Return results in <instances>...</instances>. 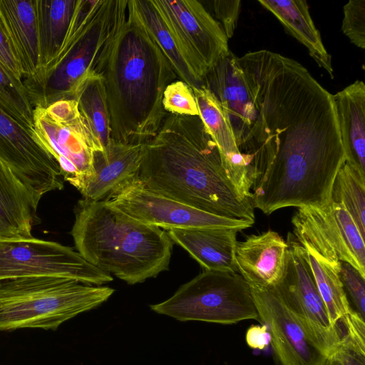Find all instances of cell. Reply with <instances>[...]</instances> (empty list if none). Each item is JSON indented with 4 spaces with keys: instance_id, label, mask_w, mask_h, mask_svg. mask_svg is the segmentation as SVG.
<instances>
[{
    "instance_id": "cell-7",
    "label": "cell",
    "mask_w": 365,
    "mask_h": 365,
    "mask_svg": "<svg viewBox=\"0 0 365 365\" xmlns=\"http://www.w3.org/2000/svg\"><path fill=\"white\" fill-rule=\"evenodd\" d=\"M32 135L57 163L63 179L81 192L92 175L97 148L76 101L35 106Z\"/></svg>"
},
{
    "instance_id": "cell-18",
    "label": "cell",
    "mask_w": 365,
    "mask_h": 365,
    "mask_svg": "<svg viewBox=\"0 0 365 365\" xmlns=\"http://www.w3.org/2000/svg\"><path fill=\"white\" fill-rule=\"evenodd\" d=\"M203 85L229 117L240 148L255 120L256 108L237 57L230 51L207 73Z\"/></svg>"
},
{
    "instance_id": "cell-27",
    "label": "cell",
    "mask_w": 365,
    "mask_h": 365,
    "mask_svg": "<svg viewBox=\"0 0 365 365\" xmlns=\"http://www.w3.org/2000/svg\"><path fill=\"white\" fill-rule=\"evenodd\" d=\"M303 248L329 317L334 324L338 325L353 309L341 279V262L330 261L309 247Z\"/></svg>"
},
{
    "instance_id": "cell-33",
    "label": "cell",
    "mask_w": 365,
    "mask_h": 365,
    "mask_svg": "<svg viewBox=\"0 0 365 365\" xmlns=\"http://www.w3.org/2000/svg\"><path fill=\"white\" fill-rule=\"evenodd\" d=\"M340 277L344 289L348 291L356 312L364 318L365 277L351 264L341 262Z\"/></svg>"
},
{
    "instance_id": "cell-23",
    "label": "cell",
    "mask_w": 365,
    "mask_h": 365,
    "mask_svg": "<svg viewBox=\"0 0 365 365\" xmlns=\"http://www.w3.org/2000/svg\"><path fill=\"white\" fill-rule=\"evenodd\" d=\"M333 98L345 162L365 177V84L357 80Z\"/></svg>"
},
{
    "instance_id": "cell-9",
    "label": "cell",
    "mask_w": 365,
    "mask_h": 365,
    "mask_svg": "<svg viewBox=\"0 0 365 365\" xmlns=\"http://www.w3.org/2000/svg\"><path fill=\"white\" fill-rule=\"evenodd\" d=\"M295 240L333 262H344L365 277L364 237L341 203L299 207L292 217Z\"/></svg>"
},
{
    "instance_id": "cell-5",
    "label": "cell",
    "mask_w": 365,
    "mask_h": 365,
    "mask_svg": "<svg viewBox=\"0 0 365 365\" xmlns=\"http://www.w3.org/2000/svg\"><path fill=\"white\" fill-rule=\"evenodd\" d=\"M127 14L128 0H93L75 40L43 88L32 97L33 106L74 99L81 83L91 73H98Z\"/></svg>"
},
{
    "instance_id": "cell-28",
    "label": "cell",
    "mask_w": 365,
    "mask_h": 365,
    "mask_svg": "<svg viewBox=\"0 0 365 365\" xmlns=\"http://www.w3.org/2000/svg\"><path fill=\"white\" fill-rule=\"evenodd\" d=\"M331 200L344 206L364 237L365 177L346 162L335 178Z\"/></svg>"
},
{
    "instance_id": "cell-19",
    "label": "cell",
    "mask_w": 365,
    "mask_h": 365,
    "mask_svg": "<svg viewBox=\"0 0 365 365\" xmlns=\"http://www.w3.org/2000/svg\"><path fill=\"white\" fill-rule=\"evenodd\" d=\"M287 250V242L274 231L250 235L244 241L237 242V272L250 289L274 288L283 277Z\"/></svg>"
},
{
    "instance_id": "cell-8",
    "label": "cell",
    "mask_w": 365,
    "mask_h": 365,
    "mask_svg": "<svg viewBox=\"0 0 365 365\" xmlns=\"http://www.w3.org/2000/svg\"><path fill=\"white\" fill-rule=\"evenodd\" d=\"M41 276L66 277L98 286L113 279L78 252L59 243L34 237L0 241V281Z\"/></svg>"
},
{
    "instance_id": "cell-35",
    "label": "cell",
    "mask_w": 365,
    "mask_h": 365,
    "mask_svg": "<svg viewBox=\"0 0 365 365\" xmlns=\"http://www.w3.org/2000/svg\"><path fill=\"white\" fill-rule=\"evenodd\" d=\"M0 65L14 78L24 82V75L20 63L1 27Z\"/></svg>"
},
{
    "instance_id": "cell-21",
    "label": "cell",
    "mask_w": 365,
    "mask_h": 365,
    "mask_svg": "<svg viewBox=\"0 0 365 365\" xmlns=\"http://www.w3.org/2000/svg\"><path fill=\"white\" fill-rule=\"evenodd\" d=\"M173 242L185 250L205 270L237 272L235 250L239 229L174 228L167 230Z\"/></svg>"
},
{
    "instance_id": "cell-11",
    "label": "cell",
    "mask_w": 365,
    "mask_h": 365,
    "mask_svg": "<svg viewBox=\"0 0 365 365\" xmlns=\"http://www.w3.org/2000/svg\"><path fill=\"white\" fill-rule=\"evenodd\" d=\"M107 200L138 221L166 230L191 227L242 230L253 225L210 214L158 194L147 188L136 176L122 185Z\"/></svg>"
},
{
    "instance_id": "cell-30",
    "label": "cell",
    "mask_w": 365,
    "mask_h": 365,
    "mask_svg": "<svg viewBox=\"0 0 365 365\" xmlns=\"http://www.w3.org/2000/svg\"><path fill=\"white\" fill-rule=\"evenodd\" d=\"M163 106L169 114L199 115L192 88L179 79L170 83L165 88L163 97Z\"/></svg>"
},
{
    "instance_id": "cell-13",
    "label": "cell",
    "mask_w": 365,
    "mask_h": 365,
    "mask_svg": "<svg viewBox=\"0 0 365 365\" xmlns=\"http://www.w3.org/2000/svg\"><path fill=\"white\" fill-rule=\"evenodd\" d=\"M151 1L206 75L228 55V38L218 21L200 1Z\"/></svg>"
},
{
    "instance_id": "cell-6",
    "label": "cell",
    "mask_w": 365,
    "mask_h": 365,
    "mask_svg": "<svg viewBox=\"0 0 365 365\" xmlns=\"http://www.w3.org/2000/svg\"><path fill=\"white\" fill-rule=\"evenodd\" d=\"M150 307L180 322L232 324L247 319L259 321L250 287L237 272L205 270L181 285L172 297Z\"/></svg>"
},
{
    "instance_id": "cell-1",
    "label": "cell",
    "mask_w": 365,
    "mask_h": 365,
    "mask_svg": "<svg viewBox=\"0 0 365 365\" xmlns=\"http://www.w3.org/2000/svg\"><path fill=\"white\" fill-rule=\"evenodd\" d=\"M136 177L148 189L204 212L255 223V207L230 180L199 115L168 114L145 143Z\"/></svg>"
},
{
    "instance_id": "cell-24",
    "label": "cell",
    "mask_w": 365,
    "mask_h": 365,
    "mask_svg": "<svg viewBox=\"0 0 365 365\" xmlns=\"http://www.w3.org/2000/svg\"><path fill=\"white\" fill-rule=\"evenodd\" d=\"M37 206L26 186L0 160V241L34 238Z\"/></svg>"
},
{
    "instance_id": "cell-14",
    "label": "cell",
    "mask_w": 365,
    "mask_h": 365,
    "mask_svg": "<svg viewBox=\"0 0 365 365\" xmlns=\"http://www.w3.org/2000/svg\"><path fill=\"white\" fill-rule=\"evenodd\" d=\"M259 322L267 327L280 365H324L327 356L274 288L250 289Z\"/></svg>"
},
{
    "instance_id": "cell-31",
    "label": "cell",
    "mask_w": 365,
    "mask_h": 365,
    "mask_svg": "<svg viewBox=\"0 0 365 365\" xmlns=\"http://www.w3.org/2000/svg\"><path fill=\"white\" fill-rule=\"evenodd\" d=\"M341 29L353 44L365 48V0H350L344 5Z\"/></svg>"
},
{
    "instance_id": "cell-3",
    "label": "cell",
    "mask_w": 365,
    "mask_h": 365,
    "mask_svg": "<svg viewBox=\"0 0 365 365\" xmlns=\"http://www.w3.org/2000/svg\"><path fill=\"white\" fill-rule=\"evenodd\" d=\"M71 234L78 252L90 264L129 284L168 269L173 241L168 232L127 215L108 200L83 198Z\"/></svg>"
},
{
    "instance_id": "cell-10",
    "label": "cell",
    "mask_w": 365,
    "mask_h": 365,
    "mask_svg": "<svg viewBox=\"0 0 365 365\" xmlns=\"http://www.w3.org/2000/svg\"><path fill=\"white\" fill-rule=\"evenodd\" d=\"M287 259L281 282L274 287L306 331L328 356L342 334L334 324L316 286L303 247L289 233Z\"/></svg>"
},
{
    "instance_id": "cell-22",
    "label": "cell",
    "mask_w": 365,
    "mask_h": 365,
    "mask_svg": "<svg viewBox=\"0 0 365 365\" xmlns=\"http://www.w3.org/2000/svg\"><path fill=\"white\" fill-rule=\"evenodd\" d=\"M128 10L143 26L160 48L179 80L191 88L203 85L205 73L190 55L151 0H128Z\"/></svg>"
},
{
    "instance_id": "cell-15",
    "label": "cell",
    "mask_w": 365,
    "mask_h": 365,
    "mask_svg": "<svg viewBox=\"0 0 365 365\" xmlns=\"http://www.w3.org/2000/svg\"><path fill=\"white\" fill-rule=\"evenodd\" d=\"M0 27L20 63L31 99L44 84L37 0H0Z\"/></svg>"
},
{
    "instance_id": "cell-34",
    "label": "cell",
    "mask_w": 365,
    "mask_h": 365,
    "mask_svg": "<svg viewBox=\"0 0 365 365\" xmlns=\"http://www.w3.org/2000/svg\"><path fill=\"white\" fill-rule=\"evenodd\" d=\"M215 19L229 39L235 33L240 16L241 1L239 0H215L212 1Z\"/></svg>"
},
{
    "instance_id": "cell-16",
    "label": "cell",
    "mask_w": 365,
    "mask_h": 365,
    "mask_svg": "<svg viewBox=\"0 0 365 365\" xmlns=\"http://www.w3.org/2000/svg\"><path fill=\"white\" fill-rule=\"evenodd\" d=\"M199 117L219 149L225 170L236 192L251 202L256 175L251 160L236 142L229 117L215 96L204 86L192 88Z\"/></svg>"
},
{
    "instance_id": "cell-32",
    "label": "cell",
    "mask_w": 365,
    "mask_h": 365,
    "mask_svg": "<svg viewBox=\"0 0 365 365\" xmlns=\"http://www.w3.org/2000/svg\"><path fill=\"white\" fill-rule=\"evenodd\" d=\"M324 365H365V345L344 335Z\"/></svg>"
},
{
    "instance_id": "cell-20",
    "label": "cell",
    "mask_w": 365,
    "mask_h": 365,
    "mask_svg": "<svg viewBox=\"0 0 365 365\" xmlns=\"http://www.w3.org/2000/svg\"><path fill=\"white\" fill-rule=\"evenodd\" d=\"M144 149L145 144L112 139L103 151H95L92 175L81 192L83 198L107 200L122 185L137 175Z\"/></svg>"
},
{
    "instance_id": "cell-29",
    "label": "cell",
    "mask_w": 365,
    "mask_h": 365,
    "mask_svg": "<svg viewBox=\"0 0 365 365\" xmlns=\"http://www.w3.org/2000/svg\"><path fill=\"white\" fill-rule=\"evenodd\" d=\"M0 106L32 133L34 106L28 89L23 81L14 78L1 65Z\"/></svg>"
},
{
    "instance_id": "cell-4",
    "label": "cell",
    "mask_w": 365,
    "mask_h": 365,
    "mask_svg": "<svg viewBox=\"0 0 365 365\" xmlns=\"http://www.w3.org/2000/svg\"><path fill=\"white\" fill-rule=\"evenodd\" d=\"M114 291L61 277L1 280L0 330H56L64 322L106 302Z\"/></svg>"
},
{
    "instance_id": "cell-25",
    "label": "cell",
    "mask_w": 365,
    "mask_h": 365,
    "mask_svg": "<svg viewBox=\"0 0 365 365\" xmlns=\"http://www.w3.org/2000/svg\"><path fill=\"white\" fill-rule=\"evenodd\" d=\"M284 29L307 49L317 64L334 78L331 57L326 50L305 0H258Z\"/></svg>"
},
{
    "instance_id": "cell-12",
    "label": "cell",
    "mask_w": 365,
    "mask_h": 365,
    "mask_svg": "<svg viewBox=\"0 0 365 365\" xmlns=\"http://www.w3.org/2000/svg\"><path fill=\"white\" fill-rule=\"evenodd\" d=\"M0 160L26 186L37 205L44 194L63 188L57 163L36 143L29 129L1 106Z\"/></svg>"
},
{
    "instance_id": "cell-17",
    "label": "cell",
    "mask_w": 365,
    "mask_h": 365,
    "mask_svg": "<svg viewBox=\"0 0 365 365\" xmlns=\"http://www.w3.org/2000/svg\"><path fill=\"white\" fill-rule=\"evenodd\" d=\"M92 3L93 0H37L44 84L75 40Z\"/></svg>"
},
{
    "instance_id": "cell-26",
    "label": "cell",
    "mask_w": 365,
    "mask_h": 365,
    "mask_svg": "<svg viewBox=\"0 0 365 365\" xmlns=\"http://www.w3.org/2000/svg\"><path fill=\"white\" fill-rule=\"evenodd\" d=\"M74 99L90 130L97 150L103 151L112 138L109 110L101 75L93 73L88 76L79 86Z\"/></svg>"
},
{
    "instance_id": "cell-2",
    "label": "cell",
    "mask_w": 365,
    "mask_h": 365,
    "mask_svg": "<svg viewBox=\"0 0 365 365\" xmlns=\"http://www.w3.org/2000/svg\"><path fill=\"white\" fill-rule=\"evenodd\" d=\"M98 73L103 79L112 139L134 144L151 140L168 114L163 106L164 91L178 78L160 48L128 10Z\"/></svg>"
},
{
    "instance_id": "cell-36",
    "label": "cell",
    "mask_w": 365,
    "mask_h": 365,
    "mask_svg": "<svg viewBox=\"0 0 365 365\" xmlns=\"http://www.w3.org/2000/svg\"><path fill=\"white\" fill-rule=\"evenodd\" d=\"M246 342L253 349L263 350L270 344L271 336L267 327L252 325L247 331Z\"/></svg>"
}]
</instances>
